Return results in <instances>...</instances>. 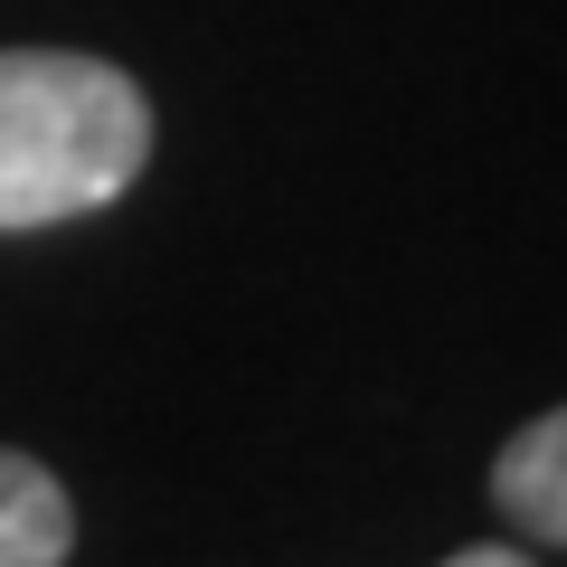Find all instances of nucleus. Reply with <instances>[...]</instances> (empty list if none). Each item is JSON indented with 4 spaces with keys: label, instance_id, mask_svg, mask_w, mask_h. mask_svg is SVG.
I'll list each match as a JSON object with an SVG mask.
<instances>
[{
    "label": "nucleus",
    "instance_id": "3",
    "mask_svg": "<svg viewBox=\"0 0 567 567\" xmlns=\"http://www.w3.org/2000/svg\"><path fill=\"white\" fill-rule=\"evenodd\" d=\"M76 548V502L39 454L0 445V567H66Z\"/></svg>",
    "mask_w": 567,
    "mask_h": 567
},
{
    "label": "nucleus",
    "instance_id": "1",
    "mask_svg": "<svg viewBox=\"0 0 567 567\" xmlns=\"http://www.w3.org/2000/svg\"><path fill=\"white\" fill-rule=\"evenodd\" d=\"M152 171V95L85 48H0V237L114 208Z\"/></svg>",
    "mask_w": 567,
    "mask_h": 567
},
{
    "label": "nucleus",
    "instance_id": "4",
    "mask_svg": "<svg viewBox=\"0 0 567 567\" xmlns=\"http://www.w3.org/2000/svg\"><path fill=\"white\" fill-rule=\"evenodd\" d=\"M445 567H529V558H520V548H454Z\"/></svg>",
    "mask_w": 567,
    "mask_h": 567
},
{
    "label": "nucleus",
    "instance_id": "2",
    "mask_svg": "<svg viewBox=\"0 0 567 567\" xmlns=\"http://www.w3.org/2000/svg\"><path fill=\"white\" fill-rule=\"evenodd\" d=\"M492 502L520 539L539 548H567V406L529 416L502 454H492Z\"/></svg>",
    "mask_w": 567,
    "mask_h": 567
}]
</instances>
